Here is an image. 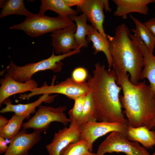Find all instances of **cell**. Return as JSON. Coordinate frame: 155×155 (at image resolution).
<instances>
[{
	"label": "cell",
	"mask_w": 155,
	"mask_h": 155,
	"mask_svg": "<svg viewBox=\"0 0 155 155\" xmlns=\"http://www.w3.org/2000/svg\"><path fill=\"white\" fill-rule=\"evenodd\" d=\"M87 82L95 104L98 122L128 121L124 117L120 100L122 90L117 84L115 71L107 69L99 62L95 64L92 75L88 76Z\"/></svg>",
	"instance_id": "6da1fadb"
},
{
	"label": "cell",
	"mask_w": 155,
	"mask_h": 155,
	"mask_svg": "<svg viewBox=\"0 0 155 155\" xmlns=\"http://www.w3.org/2000/svg\"><path fill=\"white\" fill-rule=\"evenodd\" d=\"M66 108L63 106L54 107L40 105L34 115L23 123L22 127L23 129L32 128L41 133L46 131L53 122H59L67 126L71 121L64 113Z\"/></svg>",
	"instance_id": "52a82bcc"
},
{
	"label": "cell",
	"mask_w": 155,
	"mask_h": 155,
	"mask_svg": "<svg viewBox=\"0 0 155 155\" xmlns=\"http://www.w3.org/2000/svg\"><path fill=\"white\" fill-rule=\"evenodd\" d=\"M69 18L75 22L76 30L74 36L78 47L86 48L89 42L87 41L86 36L93 28L92 25L87 24V18L86 15L82 13L79 16H71Z\"/></svg>",
	"instance_id": "44dd1931"
},
{
	"label": "cell",
	"mask_w": 155,
	"mask_h": 155,
	"mask_svg": "<svg viewBox=\"0 0 155 155\" xmlns=\"http://www.w3.org/2000/svg\"><path fill=\"white\" fill-rule=\"evenodd\" d=\"M144 24L155 37V18H152Z\"/></svg>",
	"instance_id": "f1b7e54d"
},
{
	"label": "cell",
	"mask_w": 155,
	"mask_h": 155,
	"mask_svg": "<svg viewBox=\"0 0 155 155\" xmlns=\"http://www.w3.org/2000/svg\"><path fill=\"white\" fill-rule=\"evenodd\" d=\"M97 121L96 106L90 91L86 95L82 114L77 122L80 125L87 123Z\"/></svg>",
	"instance_id": "cb8c5ba5"
},
{
	"label": "cell",
	"mask_w": 155,
	"mask_h": 155,
	"mask_svg": "<svg viewBox=\"0 0 155 155\" xmlns=\"http://www.w3.org/2000/svg\"><path fill=\"white\" fill-rule=\"evenodd\" d=\"M125 137L130 141L140 143L146 148L155 146V131H151L146 126L134 127L129 125Z\"/></svg>",
	"instance_id": "ac0fdd59"
},
{
	"label": "cell",
	"mask_w": 155,
	"mask_h": 155,
	"mask_svg": "<svg viewBox=\"0 0 155 155\" xmlns=\"http://www.w3.org/2000/svg\"><path fill=\"white\" fill-rule=\"evenodd\" d=\"M81 49L78 47L69 53L57 55L53 50L51 55L48 58L22 66L17 65L11 61L5 71L13 79L21 82L31 80L32 75L39 71L50 70L54 73H58L61 70L63 65L61 61L80 53Z\"/></svg>",
	"instance_id": "277c9868"
},
{
	"label": "cell",
	"mask_w": 155,
	"mask_h": 155,
	"mask_svg": "<svg viewBox=\"0 0 155 155\" xmlns=\"http://www.w3.org/2000/svg\"><path fill=\"white\" fill-rule=\"evenodd\" d=\"M129 32L127 25L123 23L116 28L114 36L107 37L113 70L124 74L129 73L130 81L136 84L140 80L144 59L140 49L130 37Z\"/></svg>",
	"instance_id": "3957f363"
},
{
	"label": "cell",
	"mask_w": 155,
	"mask_h": 155,
	"mask_svg": "<svg viewBox=\"0 0 155 155\" xmlns=\"http://www.w3.org/2000/svg\"><path fill=\"white\" fill-rule=\"evenodd\" d=\"M104 8L106 12H110L111 10L109 7L108 4V1L107 0H103Z\"/></svg>",
	"instance_id": "d6a6232c"
},
{
	"label": "cell",
	"mask_w": 155,
	"mask_h": 155,
	"mask_svg": "<svg viewBox=\"0 0 155 155\" xmlns=\"http://www.w3.org/2000/svg\"><path fill=\"white\" fill-rule=\"evenodd\" d=\"M41 132L34 131L27 133L22 129L9 140L7 151L3 155H29L28 152L41 140Z\"/></svg>",
	"instance_id": "7c38bea8"
},
{
	"label": "cell",
	"mask_w": 155,
	"mask_h": 155,
	"mask_svg": "<svg viewBox=\"0 0 155 155\" xmlns=\"http://www.w3.org/2000/svg\"><path fill=\"white\" fill-rule=\"evenodd\" d=\"M60 155H96V153L90 151L88 142L84 139L69 144L63 150Z\"/></svg>",
	"instance_id": "484cf974"
},
{
	"label": "cell",
	"mask_w": 155,
	"mask_h": 155,
	"mask_svg": "<svg viewBox=\"0 0 155 155\" xmlns=\"http://www.w3.org/2000/svg\"><path fill=\"white\" fill-rule=\"evenodd\" d=\"M49 94H44L40 96L39 98L34 102L26 104H13L10 102H5L6 106L2 108L0 112L2 113L13 112L17 115L26 118L30 117V114L35 111L36 107L42 102L50 103L53 102L56 95L51 96Z\"/></svg>",
	"instance_id": "e0dca14e"
},
{
	"label": "cell",
	"mask_w": 155,
	"mask_h": 155,
	"mask_svg": "<svg viewBox=\"0 0 155 155\" xmlns=\"http://www.w3.org/2000/svg\"><path fill=\"white\" fill-rule=\"evenodd\" d=\"M117 6L114 13L115 16L127 19L128 14L133 12L148 15L149 4L155 3V0H113Z\"/></svg>",
	"instance_id": "2e32d148"
},
{
	"label": "cell",
	"mask_w": 155,
	"mask_h": 155,
	"mask_svg": "<svg viewBox=\"0 0 155 155\" xmlns=\"http://www.w3.org/2000/svg\"><path fill=\"white\" fill-rule=\"evenodd\" d=\"M152 155H155V152L153 153Z\"/></svg>",
	"instance_id": "d590c367"
},
{
	"label": "cell",
	"mask_w": 155,
	"mask_h": 155,
	"mask_svg": "<svg viewBox=\"0 0 155 155\" xmlns=\"http://www.w3.org/2000/svg\"><path fill=\"white\" fill-rule=\"evenodd\" d=\"M79 12L84 14L93 28L106 38L107 35L103 28L105 16L103 0H84L81 5L76 6Z\"/></svg>",
	"instance_id": "4fadbf2b"
},
{
	"label": "cell",
	"mask_w": 155,
	"mask_h": 155,
	"mask_svg": "<svg viewBox=\"0 0 155 155\" xmlns=\"http://www.w3.org/2000/svg\"><path fill=\"white\" fill-rule=\"evenodd\" d=\"M113 152H123L126 155H150L139 143L129 141L118 131L110 133L99 146L96 155Z\"/></svg>",
	"instance_id": "ba28073f"
},
{
	"label": "cell",
	"mask_w": 155,
	"mask_h": 155,
	"mask_svg": "<svg viewBox=\"0 0 155 155\" xmlns=\"http://www.w3.org/2000/svg\"><path fill=\"white\" fill-rule=\"evenodd\" d=\"M131 18L135 25L132 30L143 42L149 51L153 53L155 47V37L144 23L132 15Z\"/></svg>",
	"instance_id": "7402d4cb"
},
{
	"label": "cell",
	"mask_w": 155,
	"mask_h": 155,
	"mask_svg": "<svg viewBox=\"0 0 155 155\" xmlns=\"http://www.w3.org/2000/svg\"><path fill=\"white\" fill-rule=\"evenodd\" d=\"M8 121L1 115L0 116V130L3 128L7 124Z\"/></svg>",
	"instance_id": "1f68e13d"
},
{
	"label": "cell",
	"mask_w": 155,
	"mask_h": 155,
	"mask_svg": "<svg viewBox=\"0 0 155 155\" xmlns=\"http://www.w3.org/2000/svg\"><path fill=\"white\" fill-rule=\"evenodd\" d=\"M154 128L155 129V123L154 125Z\"/></svg>",
	"instance_id": "e575fe53"
},
{
	"label": "cell",
	"mask_w": 155,
	"mask_h": 155,
	"mask_svg": "<svg viewBox=\"0 0 155 155\" xmlns=\"http://www.w3.org/2000/svg\"><path fill=\"white\" fill-rule=\"evenodd\" d=\"M86 95H83L74 100L73 107L68 112L69 119L71 122H77L80 117L84 108Z\"/></svg>",
	"instance_id": "4316f807"
},
{
	"label": "cell",
	"mask_w": 155,
	"mask_h": 155,
	"mask_svg": "<svg viewBox=\"0 0 155 155\" xmlns=\"http://www.w3.org/2000/svg\"><path fill=\"white\" fill-rule=\"evenodd\" d=\"M65 5L68 7H71L74 6H79L82 4L84 0H63Z\"/></svg>",
	"instance_id": "f546056e"
},
{
	"label": "cell",
	"mask_w": 155,
	"mask_h": 155,
	"mask_svg": "<svg viewBox=\"0 0 155 155\" xmlns=\"http://www.w3.org/2000/svg\"><path fill=\"white\" fill-rule=\"evenodd\" d=\"M129 125L128 121L87 123L80 125V140L85 139L87 140L90 151L92 152L93 144L97 139L114 131H119L125 137L126 131Z\"/></svg>",
	"instance_id": "9c48e42d"
},
{
	"label": "cell",
	"mask_w": 155,
	"mask_h": 155,
	"mask_svg": "<svg viewBox=\"0 0 155 155\" xmlns=\"http://www.w3.org/2000/svg\"><path fill=\"white\" fill-rule=\"evenodd\" d=\"M88 76V72L85 68L78 67L73 70L71 78L75 82L81 83L86 82Z\"/></svg>",
	"instance_id": "83f0119b"
},
{
	"label": "cell",
	"mask_w": 155,
	"mask_h": 155,
	"mask_svg": "<svg viewBox=\"0 0 155 155\" xmlns=\"http://www.w3.org/2000/svg\"><path fill=\"white\" fill-rule=\"evenodd\" d=\"M86 40L88 42H92L94 55L99 52L104 53L107 59L109 69H111L112 67V59L109 50V42L107 38L93 28L87 34Z\"/></svg>",
	"instance_id": "d6986e66"
},
{
	"label": "cell",
	"mask_w": 155,
	"mask_h": 155,
	"mask_svg": "<svg viewBox=\"0 0 155 155\" xmlns=\"http://www.w3.org/2000/svg\"><path fill=\"white\" fill-rule=\"evenodd\" d=\"M73 23L70 18L59 16L51 17L39 13L26 17L23 22L11 26L9 29L22 30L31 37H38L67 27Z\"/></svg>",
	"instance_id": "5b68a950"
},
{
	"label": "cell",
	"mask_w": 155,
	"mask_h": 155,
	"mask_svg": "<svg viewBox=\"0 0 155 155\" xmlns=\"http://www.w3.org/2000/svg\"><path fill=\"white\" fill-rule=\"evenodd\" d=\"M129 37L137 44L143 54L144 63L140 80L147 79L155 100V56L150 52L143 42L136 35L130 34Z\"/></svg>",
	"instance_id": "9a60e30c"
},
{
	"label": "cell",
	"mask_w": 155,
	"mask_h": 155,
	"mask_svg": "<svg viewBox=\"0 0 155 155\" xmlns=\"http://www.w3.org/2000/svg\"><path fill=\"white\" fill-rule=\"evenodd\" d=\"M0 105L9 97L17 94L22 93L38 87L37 82L31 79L24 82L17 81L6 73L0 79Z\"/></svg>",
	"instance_id": "5bb4252c"
},
{
	"label": "cell",
	"mask_w": 155,
	"mask_h": 155,
	"mask_svg": "<svg viewBox=\"0 0 155 155\" xmlns=\"http://www.w3.org/2000/svg\"><path fill=\"white\" fill-rule=\"evenodd\" d=\"M25 119L23 117L14 114L6 125L0 130V136L5 139H12L20 131Z\"/></svg>",
	"instance_id": "d4e9b609"
},
{
	"label": "cell",
	"mask_w": 155,
	"mask_h": 155,
	"mask_svg": "<svg viewBox=\"0 0 155 155\" xmlns=\"http://www.w3.org/2000/svg\"><path fill=\"white\" fill-rule=\"evenodd\" d=\"M2 8L0 18L12 14L25 16L26 17H31L34 14L26 9L23 0H6Z\"/></svg>",
	"instance_id": "603a6c76"
},
{
	"label": "cell",
	"mask_w": 155,
	"mask_h": 155,
	"mask_svg": "<svg viewBox=\"0 0 155 155\" xmlns=\"http://www.w3.org/2000/svg\"><path fill=\"white\" fill-rule=\"evenodd\" d=\"M116 72L117 84L123 92L120 100L129 125L134 127L144 126L150 130L153 129L155 100L149 85L145 81L134 84L130 81L129 74Z\"/></svg>",
	"instance_id": "7a4b0ae2"
},
{
	"label": "cell",
	"mask_w": 155,
	"mask_h": 155,
	"mask_svg": "<svg viewBox=\"0 0 155 155\" xmlns=\"http://www.w3.org/2000/svg\"><path fill=\"white\" fill-rule=\"evenodd\" d=\"M80 125L76 121L71 122L68 127H65L55 133L51 142L46 146L48 155H60L69 144L80 140Z\"/></svg>",
	"instance_id": "30bf717a"
},
{
	"label": "cell",
	"mask_w": 155,
	"mask_h": 155,
	"mask_svg": "<svg viewBox=\"0 0 155 155\" xmlns=\"http://www.w3.org/2000/svg\"><path fill=\"white\" fill-rule=\"evenodd\" d=\"M7 142L3 137L0 136V154L5 153L7 151L8 146L7 145Z\"/></svg>",
	"instance_id": "4dcf8cb0"
},
{
	"label": "cell",
	"mask_w": 155,
	"mask_h": 155,
	"mask_svg": "<svg viewBox=\"0 0 155 155\" xmlns=\"http://www.w3.org/2000/svg\"><path fill=\"white\" fill-rule=\"evenodd\" d=\"M6 1V0H0V8H2Z\"/></svg>",
	"instance_id": "836d02e7"
},
{
	"label": "cell",
	"mask_w": 155,
	"mask_h": 155,
	"mask_svg": "<svg viewBox=\"0 0 155 155\" xmlns=\"http://www.w3.org/2000/svg\"><path fill=\"white\" fill-rule=\"evenodd\" d=\"M76 28V24L74 23L67 27L51 32V44L57 55L69 53L79 47L74 36Z\"/></svg>",
	"instance_id": "8fae6325"
},
{
	"label": "cell",
	"mask_w": 155,
	"mask_h": 155,
	"mask_svg": "<svg viewBox=\"0 0 155 155\" xmlns=\"http://www.w3.org/2000/svg\"><path fill=\"white\" fill-rule=\"evenodd\" d=\"M55 77H54L52 84L49 86L45 82L41 87L31 90L28 94L21 95V99L28 100L31 97L44 94H59L66 96L74 100L79 97L86 95L90 91L87 82L78 83L71 78L56 84H54Z\"/></svg>",
	"instance_id": "8992f818"
},
{
	"label": "cell",
	"mask_w": 155,
	"mask_h": 155,
	"mask_svg": "<svg viewBox=\"0 0 155 155\" xmlns=\"http://www.w3.org/2000/svg\"><path fill=\"white\" fill-rule=\"evenodd\" d=\"M39 13L44 14L48 10L57 13L58 16L69 18L71 16L77 15L79 12L67 6L63 0H41Z\"/></svg>",
	"instance_id": "ffe728a7"
}]
</instances>
